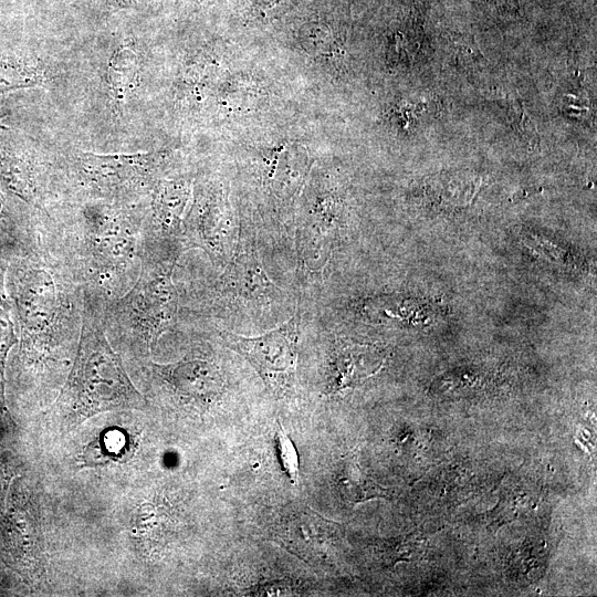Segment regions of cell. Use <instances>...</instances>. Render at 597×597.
<instances>
[{
	"mask_svg": "<svg viewBox=\"0 0 597 597\" xmlns=\"http://www.w3.org/2000/svg\"><path fill=\"white\" fill-rule=\"evenodd\" d=\"M139 205L87 200L76 213L53 218L42 233L50 254L101 310L136 281L143 259Z\"/></svg>",
	"mask_w": 597,
	"mask_h": 597,
	"instance_id": "6da1fadb",
	"label": "cell"
},
{
	"mask_svg": "<svg viewBox=\"0 0 597 597\" xmlns=\"http://www.w3.org/2000/svg\"><path fill=\"white\" fill-rule=\"evenodd\" d=\"M146 405L108 341L101 308L82 294L77 349L56 401L59 410L72 422L80 423L101 412L140 410Z\"/></svg>",
	"mask_w": 597,
	"mask_h": 597,
	"instance_id": "7a4b0ae2",
	"label": "cell"
},
{
	"mask_svg": "<svg viewBox=\"0 0 597 597\" xmlns=\"http://www.w3.org/2000/svg\"><path fill=\"white\" fill-rule=\"evenodd\" d=\"M176 263L143 259L134 284L102 307L105 332L149 350L177 320L180 298L172 281Z\"/></svg>",
	"mask_w": 597,
	"mask_h": 597,
	"instance_id": "3957f363",
	"label": "cell"
},
{
	"mask_svg": "<svg viewBox=\"0 0 597 597\" xmlns=\"http://www.w3.org/2000/svg\"><path fill=\"white\" fill-rule=\"evenodd\" d=\"M72 170L88 200H108L133 205L148 193L159 179L161 158L154 153L95 154L81 151Z\"/></svg>",
	"mask_w": 597,
	"mask_h": 597,
	"instance_id": "277c9868",
	"label": "cell"
},
{
	"mask_svg": "<svg viewBox=\"0 0 597 597\" xmlns=\"http://www.w3.org/2000/svg\"><path fill=\"white\" fill-rule=\"evenodd\" d=\"M297 327L295 314L277 328L260 336L245 337L230 331H220L219 336L228 347L252 364L273 392H282L291 387L294 379Z\"/></svg>",
	"mask_w": 597,
	"mask_h": 597,
	"instance_id": "5b68a950",
	"label": "cell"
},
{
	"mask_svg": "<svg viewBox=\"0 0 597 597\" xmlns=\"http://www.w3.org/2000/svg\"><path fill=\"white\" fill-rule=\"evenodd\" d=\"M0 189L40 213L41 233L52 221L34 164L23 153L9 146L0 147Z\"/></svg>",
	"mask_w": 597,
	"mask_h": 597,
	"instance_id": "8992f818",
	"label": "cell"
},
{
	"mask_svg": "<svg viewBox=\"0 0 597 597\" xmlns=\"http://www.w3.org/2000/svg\"><path fill=\"white\" fill-rule=\"evenodd\" d=\"M384 359L379 349L368 345H338L333 362L332 391L360 385L381 368Z\"/></svg>",
	"mask_w": 597,
	"mask_h": 597,
	"instance_id": "52a82bcc",
	"label": "cell"
},
{
	"mask_svg": "<svg viewBox=\"0 0 597 597\" xmlns=\"http://www.w3.org/2000/svg\"><path fill=\"white\" fill-rule=\"evenodd\" d=\"M177 391L190 396L209 397L219 392L222 377L210 362L191 359L171 366H153Z\"/></svg>",
	"mask_w": 597,
	"mask_h": 597,
	"instance_id": "ba28073f",
	"label": "cell"
},
{
	"mask_svg": "<svg viewBox=\"0 0 597 597\" xmlns=\"http://www.w3.org/2000/svg\"><path fill=\"white\" fill-rule=\"evenodd\" d=\"M226 293L249 300L264 298L274 284L266 277L253 250H243L228 262L226 273L220 277Z\"/></svg>",
	"mask_w": 597,
	"mask_h": 597,
	"instance_id": "9c48e42d",
	"label": "cell"
},
{
	"mask_svg": "<svg viewBox=\"0 0 597 597\" xmlns=\"http://www.w3.org/2000/svg\"><path fill=\"white\" fill-rule=\"evenodd\" d=\"M281 536L297 554L317 556L322 544L327 540L328 531L325 521L318 515H294L291 523L284 526Z\"/></svg>",
	"mask_w": 597,
	"mask_h": 597,
	"instance_id": "30bf717a",
	"label": "cell"
},
{
	"mask_svg": "<svg viewBox=\"0 0 597 597\" xmlns=\"http://www.w3.org/2000/svg\"><path fill=\"white\" fill-rule=\"evenodd\" d=\"M41 70L24 57L0 55V94L40 85Z\"/></svg>",
	"mask_w": 597,
	"mask_h": 597,
	"instance_id": "8fae6325",
	"label": "cell"
},
{
	"mask_svg": "<svg viewBox=\"0 0 597 597\" xmlns=\"http://www.w3.org/2000/svg\"><path fill=\"white\" fill-rule=\"evenodd\" d=\"M139 60L130 48H119L114 52L108 63V83L118 101H123L137 77Z\"/></svg>",
	"mask_w": 597,
	"mask_h": 597,
	"instance_id": "7c38bea8",
	"label": "cell"
},
{
	"mask_svg": "<svg viewBox=\"0 0 597 597\" xmlns=\"http://www.w3.org/2000/svg\"><path fill=\"white\" fill-rule=\"evenodd\" d=\"M338 488L343 498L349 503H358L386 494V490L366 478L352 459L344 465L338 479Z\"/></svg>",
	"mask_w": 597,
	"mask_h": 597,
	"instance_id": "4fadbf2b",
	"label": "cell"
},
{
	"mask_svg": "<svg viewBox=\"0 0 597 597\" xmlns=\"http://www.w3.org/2000/svg\"><path fill=\"white\" fill-rule=\"evenodd\" d=\"M4 266L0 262V406L4 405V365L10 348L17 343L12 303L4 291Z\"/></svg>",
	"mask_w": 597,
	"mask_h": 597,
	"instance_id": "5bb4252c",
	"label": "cell"
},
{
	"mask_svg": "<svg viewBox=\"0 0 597 597\" xmlns=\"http://www.w3.org/2000/svg\"><path fill=\"white\" fill-rule=\"evenodd\" d=\"M433 306L421 300L396 298L384 305V314L388 318L417 326L434 320Z\"/></svg>",
	"mask_w": 597,
	"mask_h": 597,
	"instance_id": "9a60e30c",
	"label": "cell"
},
{
	"mask_svg": "<svg viewBox=\"0 0 597 597\" xmlns=\"http://www.w3.org/2000/svg\"><path fill=\"white\" fill-rule=\"evenodd\" d=\"M276 446L279 451L280 461L283 470L289 475L293 483L298 478V457L294 443L290 437L285 433L282 426L277 423L276 427Z\"/></svg>",
	"mask_w": 597,
	"mask_h": 597,
	"instance_id": "2e32d148",
	"label": "cell"
},
{
	"mask_svg": "<svg viewBox=\"0 0 597 597\" xmlns=\"http://www.w3.org/2000/svg\"><path fill=\"white\" fill-rule=\"evenodd\" d=\"M9 109L4 105H0V119L8 116Z\"/></svg>",
	"mask_w": 597,
	"mask_h": 597,
	"instance_id": "e0dca14e",
	"label": "cell"
}]
</instances>
